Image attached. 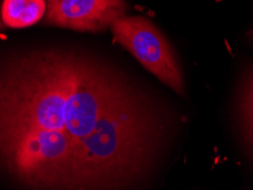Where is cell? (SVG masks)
I'll use <instances>...</instances> for the list:
<instances>
[{"mask_svg":"<svg viewBox=\"0 0 253 190\" xmlns=\"http://www.w3.org/2000/svg\"><path fill=\"white\" fill-rule=\"evenodd\" d=\"M248 39H249V41H251V42L253 43V28L248 31Z\"/></svg>","mask_w":253,"mask_h":190,"instance_id":"8992f818","label":"cell"},{"mask_svg":"<svg viewBox=\"0 0 253 190\" xmlns=\"http://www.w3.org/2000/svg\"><path fill=\"white\" fill-rule=\"evenodd\" d=\"M115 41L177 94H185L184 76L174 51L161 30L144 16L122 15L110 25Z\"/></svg>","mask_w":253,"mask_h":190,"instance_id":"7a4b0ae2","label":"cell"},{"mask_svg":"<svg viewBox=\"0 0 253 190\" xmlns=\"http://www.w3.org/2000/svg\"><path fill=\"white\" fill-rule=\"evenodd\" d=\"M240 113L245 135L253 147V65L247 70L242 82Z\"/></svg>","mask_w":253,"mask_h":190,"instance_id":"5b68a950","label":"cell"},{"mask_svg":"<svg viewBox=\"0 0 253 190\" xmlns=\"http://www.w3.org/2000/svg\"><path fill=\"white\" fill-rule=\"evenodd\" d=\"M43 25L79 32H103L122 15L128 5L125 0H44Z\"/></svg>","mask_w":253,"mask_h":190,"instance_id":"3957f363","label":"cell"},{"mask_svg":"<svg viewBox=\"0 0 253 190\" xmlns=\"http://www.w3.org/2000/svg\"><path fill=\"white\" fill-rule=\"evenodd\" d=\"M136 89L77 50H35L0 69V139L22 136L49 152L69 190H83V150L109 112Z\"/></svg>","mask_w":253,"mask_h":190,"instance_id":"6da1fadb","label":"cell"},{"mask_svg":"<svg viewBox=\"0 0 253 190\" xmlns=\"http://www.w3.org/2000/svg\"><path fill=\"white\" fill-rule=\"evenodd\" d=\"M44 0H3L0 7V30L24 29L42 21Z\"/></svg>","mask_w":253,"mask_h":190,"instance_id":"277c9868","label":"cell"}]
</instances>
